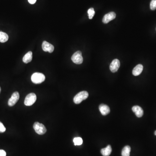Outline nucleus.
<instances>
[{"label": "nucleus", "instance_id": "1", "mask_svg": "<svg viewBox=\"0 0 156 156\" xmlns=\"http://www.w3.org/2000/svg\"><path fill=\"white\" fill-rule=\"evenodd\" d=\"M89 93L88 92L85 91H82L75 96L73 99L74 102L76 104H80L83 101L87 99Z\"/></svg>", "mask_w": 156, "mask_h": 156}, {"label": "nucleus", "instance_id": "2", "mask_svg": "<svg viewBox=\"0 0 156 156\" xmlns=\"http://www.w3.org/2000/svg\"><path fill=\"white\" fill-rule=\"evenodd\" d=\"M32 81L35 84H41L45 80V76L41 73H35L32 75Z\"/></svg>", "mask_w": 156, "mask_h": 156}, {"label": "nucleus", "instance_id": "3", "mask_svg": "<svg viewBox=\"0 0 156 156\" xmlns=\"http://www.w3.org/2000/svg\"><path fill=\"white\" fill-rule=\"evenodd\" d=\"M33 127L36 133L39 135H44L47 131V129L45 126L39 122H35Z\"/></svg>", "mask_w": 156, "mask_h": 156}, {"label": "nucleus", "instance_id": "4", "mask_svg": "<svg viewBox=\"0 0 156 156\" xmlns=\"http://www.w3.org/2000/svg\"><path fill=\"white\" fill-rule=\"evenodd\" d=\"M37 100V96L35 94L31 93L27 95L24 100V104L26 106L33 105Z\"/></svg>", "mask_w": 156, "mask_h": 156}, {"label": "nucleus", "instance_id": "5", "mask_svg": "<svg viewBox=\"0 0 156 156\" xmlns=\"http://www.w3.org/2000/svg\"><path fill=\"white\" fill-rule=\"evenodd\" d=\"M73 62L76 64H81L83 61L82 52L80 51H78L75 52L71 57Z\"/></svg>", "mask_w": 156, "mask_h": 156}, {"label": "nucleus", "instance_id": "6", "mask_svg": "<svg viewBox=\"0 0 156 156\" xmlns=\"http://www.w3.org/2000/svg\"><path fill=\"white\" fill-rule=\"evenodd\" d=\"M19 98H20V95L18 92H15L13 93L11 97L8 100V105L11 107L15 105L18 101Z\"/></svg>", "mask_w": 156, "mask_h": 156}, {"label": "nucleus", "instance_id": "7", "mask_svg": "<svg viewBox=\"0 0 156 156\" xmlns=\"http://www.w3.org/2000/svg\"><path fill=\"white\" fill-rule=\"evenodd\" d=\"M120 66V62L118 59H115L112 61L110 65V69L112 73H114L118 71Z\"/></svg>", "mask_w": 156, "mask_h": 156}, {"label": "nucleus", "instance_id": "8", "mask_svg": "<svg viewBox=\"0 0 156 156\" xmlns=\"http://www.w3.org/2000/svg\"><path fill=\"white\" fill-rule=\"evenodd\" d=\"M116 17V14L114 12H111L104 16L102 19V22L104 23H108Z\"/></svg>", "mask_w": 156, "mask_h": 156}, {"label": "nucleus", "instance_id": "9", "mask_svg": "<svg viewBox=\"0 0 156 156\" xmlns=\"http://www.w3.org/2000/svg\"><path fill=\"white\" fill-rule=\"evenodd\" d=\"M42 47L43 50L45 52H48L49 53H52L54 51V46L46 41H44L43 42Z\"/></svg>", "mask_w": 156, "mask_h": 156}, {"label": "nucleus", "instance_id": "10", "mask_svg": "<svg viewBox=\"0 0 156 156\" xmlns=\"http://www.w3.org/2000/svg\"><path fill=\"white\" fill-rule=\"evenodd\" d=\"M99 109L103 115H106L110 112L109 107L105 104H101L99 106Z\"/></svg>", "mask_w": 156, "mask_h": 156}, {"label": "nucleus", "instance_id": "11", "mask_svg": "<svg viewBox=\"0 0 156 156\" xmlns=\"http://www.w3.org/2000/svg\"><path fill=\"white\" fill-rule=\"evenodd\" d=\"M133 112L136 115L138 118H141L144 114V111L141 108L140 106L136 105L133 106L132 108Z\"/></svg>", "mask_w": 156, "mask_h": 156}, {"label": "nucleus", "instance_id": "12", "mask_svg": "<svg viewBox=\"0 0 156 156\" xmlns=\"http://www.w3.org/2000/svg\"><path fill=\"white\" fill-rule=\"evenodd\" d=\"M143 70V66L141 64H138L134 68L132 71V73L135 76H137L141 74Z\"/></svg>", "mask_w": 156, "mask_h": 156}, {"label": "nucleus", "instance_id": "13", "mask_svg": "<svg viewBox=\"0 0 156 156\" xmlns=\"http://www.w3.org/2000/svg\"><path fill=\"white\" fill-rule=\"evenodd\" d=\"M112 151L111 146L109 145L107 146L105 148H103L101 151V153L103 156H109Z\"/></svg>", "mask_w": 156, "mask_h": 156}, {"label": "nucleus", "instance_id": "14", "mask_svg": "<svg viewBox=\"0 0 156 156\" xmlns=\"http://www.w3.org/2000/svg\"><path fill=\"white\" fill-rule=\"evenodd\" d=\"M33 58V53L31 51H29L25 54L23 58V61L25 63H28L31 61Z\"/></svg>", "mask_w": 156, "mask_h": 156}, {"label": "nucleus", "instance_id": "15", "mask_svg": "<svg viewBox=\"0 0 156 156\" xmlns=\"http://www.w3.org/2000/svg\"><path fill=\"white\" fill-rule=\"evenodd\" d=\"M131 150V148L129 146H126L122 149L121 155L122 156H130Z\"/></svg>", "mask_w": 156, "mask_h": 156}, {"label": "nucleus", "instance_id": "16", "mask_svg": "<svg viewBox=\"0 0 156 156\" xmlns=\"http://www.w3.org/2000/svg\"><path fill=\"white\" fill-rule=\"evenodd\" d=\"M8 38L9 37L6 33L0 31V42H6L8 41Z\"/></svg>", "mask_w": 156, "mask_h": 156}, {"label": "nucleus", "instance_id": "17", "mask_svg": "<svg viewBox=\"0 0 156 156\" xmlns=\"http://www.w3.org/2000/svg\"><path fill=\"white\" fill-rule=\"evenodd\" d=\"M73 142L75 146L81 145L83 144V139L81 137H75L73 139Z\"/></svg>", "mask_w": 156, "mask_h": 156}, {"label": "nucleus", "instance_id": "18", "mask_svg": "<svg viewBox=\"0 0 156 156\" xmlns=\"http://www.w3.org/2000/svg\"><path fill=\"white\" fill-rule=\"evenodd\" d=\"M88 14L89 15V19H93V17L95 14L94 9L93 8H90L88 10Z\"/></svg>", "mask_w": 156, "mask_h": 156}, {"label": "nucleus", "instance_id": "19", "mask_svg": "<svg viewBox=\"0 0 156 156\" xmlns=\"http://www.w3.org/2000/svg\"><path fill=\"white\" fill-rule=\"evenodd\" d=\"M150 8L151 10L154 11L156 9V0H151L150 3Z\"/></svg>", "mask_w": 156, "mask_h": 156}, {"label": "nucleus", "instance_id": "20", "mask_svg": "<svg viewBox=\"0 0 156 156\" xmlns=\"http://www.w3.org/2000/svg\"><path fill=\"white\" fill-rule=\"evenodd\" d=\"M6 128L4 125L0 121V133H4L5 131Z\"/></svg>", "mask_w": 156, "mask_h": 156}, {"label": "nucleus", "instance_id": "21", "mask_svg": "<svg viewBox=\"0 0 156 156\" xmlns=\"http://www.w3.org/2000/svg\"><path fill=\"white\" fill-rule=\"evenodd\" d=\"M6 156V153L4 150H0V156Z\"/></svg>", "mask_w": 156, "mask_h": 156}, {"label": "nucleus", "instance_id": "22", "mask_svg": "<svg viewBox=\"0 0 156 156\" xmlns=\"http://www.w3.org/2000/svg\"><path fill=\"white\" fill-rule=\"evenodd\" d=\"M28 2L31 4H34L36 3L37 0H28Z\"/></svg>", "mask_w": 156, "mask_h": 156}, {"label": "nucleus", "instance_id": "23", "mask_svg": "<svg viewBox=\"0 0 156 156\" xmlns=\"http://www.w3.org/2000/svg\"><path fill=\"white\" fill-rule=\"evenodd\" d=\"M154 135L156 136V131H155V132H154Z\"/></svg>", "mask_w": 156, "mask_h": 156}, {"label": "nucleus", "instance_id": "24", "mask_svg": "<svg viewBox=\"0 0 156 156\" xmlns=\"http://www.w3.org/2000/svg\"><path fill=\"white\" fill-rule=\"evenodd\" d=\"M1 87H0V93H1Z\"/></svg>", "mask_w": 156, "mask_h": 156}]
</instances>
